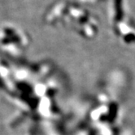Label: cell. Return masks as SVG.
I'll list each match as a JSON object with an SVG mask.
<instances>
[{"instance_id": "7a4b0ae2", "label": "cell", "mask_w": 135, "mask_h": 135, "mask_svg": "<svg viewBox=\"0 0 135 135\" xmlns=\"http://www.w3.org/2000/svg\"><path fill=\"white\" fill-rule=\"evenodd\" d=\"M124 39L125 42H128V43L133 42H135V34H133V33H129V34L124 36Z\"/></svg>"}, {"instance_id": "6da1fadb", "label": "cell", "mask_w": 135, "mask_h": 135, "mask_svg": "<svg viewBox=\"0 0 135 135\" xmlns=\"http://www.w3.org/2000/svg\"><path fill=\"white\" fill-rule=\"evenodd\" d=\"M115 21H120L123 18V10H122V1L121 0H115Z\"/></svg>"}]
</instances>
